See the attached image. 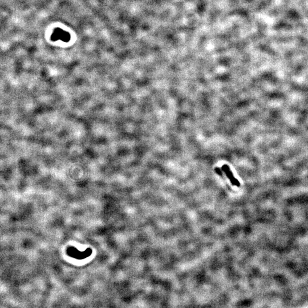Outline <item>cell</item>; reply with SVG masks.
Here are the masks:
<instances>
[{
	"instance_id": "7a4b0ae2",
	"label": "cell",
	"mask_w": 308,
	"mask_h": 308,
	"mask_svg": "<svg viewBox=\"0 0 308 308\" xmlns=\"http://www.w3.org/2000/svg\"><path fill=\"white\" fill-rule=\"evenodd\" d=\"M215 171H216V172L217 174H219L220 175H222V173H221V170H220V168H215Z\"/></svg>"
},
{
	"instance_id": "6da1fadb",
	"label": "cell",
	"mask_w": 308,
	"mask_h": 308,
	"mask_svg": "<svg viewBox=\"0 0 308 308\" xmlns=\"http://www.w3.org/2000/svg\"><path fill=\"white\" fill-rule=\"evenodd\" d=\"M222 170L225 173V174L227 175V177H228V179L230 180V182L232 183V184L233 185V186H236L238 187H239L240 186V182L237 180V179H236L234 176H233V175L232 174L229 167L228 166V165L227 164H224L223 166L222 167Z\"/></svg>"
}]
</instances>
